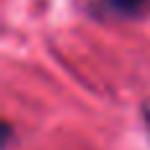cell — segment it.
Returning a JSON list of instances; mask_svg holds the SVG:
<instances>
[{
  "label": "cell",
  "instance_id": "6da1fadb",
  "mask_svg": "<svg viewBox=\"0 0 150 150\" xmlns=\"http://www.w3.org/2000/svg\"><path fill=\"white\" fill-rule=\"evenodd\" d=\"M98 5L111 16H142L150 8V0H98Z\"/></svg>",
  "mask_w": 150,
  "mask_h": 150
}]
</instances>
